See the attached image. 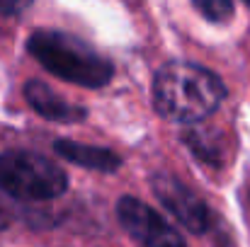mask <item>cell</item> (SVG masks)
Instances as JSON below:
<instances>
[{"mask_svg":"<svg viewBox=\"0 0 250 247\" xmlns=\"http://www.w3.org/2000/svg\"><path fill=\"white\" fill-rule=\"evenodd\" d=\"M54 151L66 158L68 163L87 167V170H100V172H114L122 167V158L114 155L107 148H97V146H83V143H73V141H56Z\"/></svg>","mask_w":250,"mask_h":247,"instance_id":"obj_7","label":"cell"},{"mask_svg":"<svg viewBox=\"0 0 250 247\" xmlns=\"http://www.w3.org/2000/svg\"><path fill=\"white\" fill-rule=\"evenodd\" d=\"M151 187H153V194L158 196V201L189 233L202 235V233L209 230L211 213H209L207 204L189 187H185L180 179H175L170 174H153Z\"/></svg>","mask_w":250,"mask_h":247,"instance_id":"obj_5","label":"cell"},{"mask_svg":"<svg viewBox=\"0 0 250 247\" xmlns=\"http://www.w3.org/2000/svg\"><path fill=\"white\" fill-rule=\"evenodd\" d=\"M24 97H27L29 107H32L37 114H42L44 119H49V121L76 124V121H83L85 114H87L83 107L66 102L59 92H54L46 82H42V80L27 82V85H24Z\"/></svg>","mask_w":250,"mask_h":247,"instance_id":"obj_6","label":"cell"},{"mask_svg":"<svg viewBox=\"0 0 250 247\" xmlns=\"http://www.w3.org/2000/svg\"><path fill=\"white\" fill-rule=\"evenodd\" d=\"M7 226H10V216H7V213H5V209L0 206V233H2Z\"/></svg>","mask_w":250,"mask_h":247,"instance_id":"obj_10","label":"cell"},{"mask_svg":"<svg viewBox=\"0 0 250 247\" xmlns=\"http://www.w3.org/2000/svg\"><path fill=\"white\" fill-rule=\"evenodd\" d=\"M34 0H0V15H17L27 10Z\"/></svg>","mask_w":250,"mask_h":247,"instance_id":"obj_9","label":"cell"},{"mask_svg":"<svg viewBox=\"0 0 250 247\" xmlns=\"http://www.w3.org/2000/svg\"><path fill=\"white\" fill-rule=\"evenodd\" d=\"M27 49L49 73L83 87H102L114 73V66L102 54L66 32L39 29L29 37Z\"/></svg>","mask_w":250,"mask_h":247,"instance_id":"obj_2","label":"cell"},{"mask_svg":"<svg viewBox=\"0 0 250 247\" xmlns=\"http://www.w3.org/2000/svg\"><path fill=\"white\" fill-rule=\"evenodd\" d=\"M209 22H226L233 17V0H192Z\"/></svg>","mask_w":250,"mask_h":247,"instance_id":"obj_8","label":"cell"},{"mask_svg":"<svg viewBox=\"0 0 250 247\" xmlns=\"http://www.w3.org/2000/svg\"><path fill=\"white\" fill-rule=\"evenodd\" d=\"M117 218L124 230L144 247H187L180 230H175L158 211L134 196H122L117 201Z\"/></svg>","mask_w":250,"mask_h":247,"instance_id":"obj_4","label":"cell"},{"mask_svg":"<svg viewBox=\"0 0 250 247\" xmlns=\"http://www.w3.org/2000/svg\"><path fill=\"white\" fill-rule=\"evenodd\" d=\"M246 2H248V5H250V0H246Z\"/></svg>","mask_w":250,"mask_h":247,"instance_id":"obj_11","label":"cell"},{"mask_svg":"<svg viewBox=\"0 0 250 247\" xmlns=\"http://www.w3.org/2000/svg\"><path fill=\"white\" fill-rule=\"evenodd\" d=\"M0 189L22 201H49L68 189V177L44 155L5 151L0 153Z\"/></svg>","mask_w":250,"mask_h":247,"instance_id":"obj_3","label":"cell"},{"mask_svg":"<svg viewBox=\"0 0 250 247\" xmlns=\"http://www.w3.org/2000/svg\"><path fill=\"white\" fill-rule=\"evenodd\" d=\"M226 97L221 78L197 63L172 61L153 78V107L161 116L180 124L202 121Z\"/></svg>","mask_w":250,"mask_h":247,"instance_id":"obj_1","label":"cell"}]
</instances>
